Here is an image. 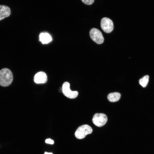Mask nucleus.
I'll return each instance as SVG.
<instances>
[{"instance_id": "obj_5", "label": "nucleus", "mask_w": 154, "mask_h": 154, "mask_svg": "<svg viewBox=\"0 0 154 154\" xmlns=\"http://www.w3.org/2000/svg\"><path fill=\"white\" fill-rule=\"evenodd\" d=\"M108 120L106 116L103 113H96L92 119L93 123L96 126L101 127L105 125Z\"/></svg>"}, {"instance_id": "obj_1", "label": "nucleus", "mask_w": 154, "mask_h": 154, "mask_svg": "<svg viewBox=\"0 0 154 154\" xmlns=\"http://www.w3.org/2000/svg\"><path fill=\"white\" fill-rule=\"evenodd\" d=\"M13 79L11 71L7 68H3L0 70V85L6 87L12 83Z\"/></svg>"}, {"instance_id": "obj_2", "label": "nucleus", "mask_w": 154, "mask_h": 154, "mask_svg": "<svg viewBox=\"0 0 154 154\" xmlns=\"http://www.w3.org/2000/svg\"><path fill=\"white\" fill-rule=\"evenodd\" d=\"M92 130V128L89 125H83L77 128L75 131V135L77 139H81L84 138L87 135L91 133Z\"/></svg>"}, {"instance_id": "obj_4", "label": "nucleus", "mask_w": 154, "mask_h": 154, "mask_svg": "<svg viewBox=\"0 0 154 154\" xmlns=\"http://www.w3.org/2000/svg\"><path fill=\"white\" fill-rule=\"evenodd\" d=\"M70 83L67 82H64L62 85V92L64 95L70 99H74L78 95L77 91H72L70 89Z\"/></svg>"}, {"instance_id": "obj_6", "label": "nucleus", "mask_w": 154, "mask_h": 154, "mask_svg": "<svg viewBox=\"0 0 154 154\" xmlns=\"http://www.w3.org/2000/svg\"><path fill=\"white\" fill-rule=\"evenodd\" d=\"M101 27L104 32L109 33L114 29V24L110 18L104 17L101 20Z\"/></svg>"}, {"instance_id": "obj_13", "label": "nucleus", "mask_w": 154, "mask_h": 154, "mask_svg": "<svg viewBox=\"0 0 154 154\" xmlns=\"http://www.w3.org/2000/svg\"><path fill=\"white\" fill-rule=\"evenodd\" d=\"M46 143L49 144H53L54 143V141L50 139H47L45 140Z\"/></svg>"}, {"instance_id": "obj_3", "label": "nucleus", "mask_w": 154, "mask_h": 154, "mask_svg": "<svg viewBox=\"0 0 154 154\" xmlns=\"http://www.w3.org/2000/svg\"><path fill=\"white\" fill-rule=\"evenodd\" d=\"M90 35L91 39L98 44L102 43L104 38L101 32L98 29L93 28L90 31Z\"/></svg>"}, {"instance_id": "obj_10", "label": "nucleus", "mask_w": 154, "mask_h": 154, "mask_svg": "<svg viewBox=\"0 0 154 154\" xmlns=\"http://www.w3.org/2000/svg\"><path fill=\"white\" fill-rule=\"evenodd\" d=\"M121 97L120 94L117 92L110 93L108 95L107 98L110 102H114L118 101Z\"/></svg>"}, {"instance_id": "obj_12", "label": "nucleus", "mask_w": 154, "mask_h": 154, "mask_svg": "<svg viewBox=\"0 0 154 154\" xmlns=\"http://www.w3.org/2000/svg\"><path fill=\"white\" fill-rule=\"evenodd\" d=\"M85 4L90 5L92 4L94 2V0H81Z\"/></svg>"}, {"instance_id": "obj_11", "label": "nucleus", "mask_w": 154, "mask_h": 154, "mask_svg": "<svg viewBox=\"0 0 154 154\" xmlns=\"http://www.w3.org/2000/svg\"><path fill=\"white\" fill-rule=\"evenodd\" d=\"M149 78V76L148 75L143 76L142 78L140 79L139 80L140 84L143 87H146L148 83Z\"/></svg>"}, {"instance_id": "obj_8", "label": "nucleus", "mask_w": 154, "mask_h": 154, "mask_svg": "<svg viewBox=\"0 0 154 154\" xmlns=\"http://www.w3.org/2000/svg\"><path fill=\"white\" fill-rule=\"evenodd\" d=\"M11 13V9L8 7L0 5V21L9 17Z\"/></svg>"}, {"instance_id": "obj_14", "label": "nucleus", "mask_w": 154, "mask_h": 154, "mask_svg": "<svg viewBox=\"0 0 154 154\" xmlns=\"http://www.w3.org/2000/svg\"><path fill=\"white\" fill-rule=\"evenodd\" d=\"M44 154H53L52 153L45 152Z\"/></svg>"}, {"instance_id": "obj_7", "label": "nucleus", "mask_w": 154, "mask_h": 154, "mask_svg": "<svg viewBox=\"0 0 154 154\" xmlns=\"http://www.w3.org/2000/svg\"><path fill=\"white\" fill-rule=\"evenodd\" d=\"M34 80L37 84H44L47 80V77L46 73L43 72H39L34 76Z\"/></svg>"}, {"instance_id": "obj_9", "label": "nucleus", "mask_w": 154, "mask_h": 154, "mask_svg": "<svg viewBox=\"0 0 154 154\" xmlns=\"http://www.w3.org/2000/svg\"><path fill=\"white\" fill-rule=\"evenodd\" d=\"M39 40L43 44H47L50 42L52 38L50 35L48 33L43 32L39 35Z\"/></svg>"}]
</instances>
